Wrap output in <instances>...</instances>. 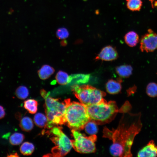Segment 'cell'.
Returning <instances> with one entry per match:
<instances>
[{
  "mask_svg": "<svg viewBox=\"0 0 157 157\" xmlns=\"http://www.w3.org/2000/svg\"><path fill=\"white\" fill-rule=\"evenodd\" d=\"M141 113H125L116 129H104L103 137L112 141L110 148L114 156L130 157L132 156L131 148L135 136L142 127Z\"/></svg>",
  "mask_w": 157,
  "mask_h": 157,
  "instance_id": "1",
  "label": "cell"
},
{
  "mask_svg": "<svg viewBox=\"0 0 157 157\" xmlns=\"http://www.w3.org/2000/svg\"><path fill=\"white\" fill-rule=\"evenodd\" d=\"M64 101L66 106L65 124L72 129H84L86 123L91 120L86 106L81 102L72 101L70 99Z\"/></svg>",
  "mask_w": 157,
  "mask_h": 157,
  "instance_id": "2",
  "label": "cell"
},
{
  "mask_svg": "<svg viewBox=\"0 0 157 157\" xmlns=\"http://www.w3.org/2000/svg\"><path fill=\"white\" fill-rule=\"evenodd\" d=\"M41 95L45 100L44 107L48 121L47 128L50 129L59 125L65 124L66 106L64 101L51 97L46 90L42 91Z\"/></svg>",
  "mask_w": 157,
  "mask_h": 157,
  "instance_id": "3",
  "label": "cell"
},
{
  "mask_svg": "<svg viewBox=\"0 0 157 157\" xmlns=\"http://www.w3.org/2000/svg\"><path fill=\"white\" fill-rule=\"evenodd\" d=\"M85 106L91 120L98 124L110 122L119 112L115 101H107L104 99L97 104Z\"/></svg>",
  "mask_w": 157,
  "mask_h": 157,
  "instance_id": "4",
  "label": "cell"
},
{
  "mask_svg": "<svg viewBox=\"0 0 157 157\" xmlns=\"http://www.w3.org/2000/svg\"><path fill=\"white\" fill-rule=\"evenodd\" d=\"M46 133L50 136V139L55 146L51 150V153L44 155V156L62 157L67 154L72 147L70 140L58 126L49 129Z\"/></svg>",
  "mask_w": 157,
  "mask_h": 157,
  "instance_id": "5",
  "label": "cell"
},
{
  "mask_svg": "<svg viewBox=\"0 0 157 157\" xmlns=\"http://www.w3.org/2000/svg\"><path fill=\"white\" fill-rule=\"evenodd\" d=\"M72 90L80 102L85 106L99 102L106 95L104 92L89 85H75Z\"/></svg>",
  "mask_w": 157,
  "mask_h": 157,
  "instance_id": "6",
  "label": "cell"
},
{
  "mask_svg": "<svg viewBox=\"0 0 157 157\" xmlns=\"http://www.w3.org/2000/svg\"><path fill=\"white\" fill-rule=\"evenodd\" d=\"M74 140H71L72 147L77 152L81 153H90L96 150L95 142L97 137L95 135L86 136L77 130L71 131Z\"/></svg>",
  "mask_w": 157,
  "mask_h": 157,
  "instance_id": "7",
  "label": "cell"
},
{
  "mask_svg": "<svg viewBox=\"0 0 157 157\" xmlns=\"http://www.w3.org/2000/svg\"><path fill=\"white\" fill-rule=\"evenodd\" d=\"M140 49L143 52H152L157 49V33L149 29L140 40Z\"/></svg>",
  "mask_w": 157,
  "mask_h": 157,
  "instance_id": "8",
  "label": "cell"
},
{
  "mask_svg": "<svg viewBox=\"0 0 157 157\" xmlns=\"http://www.w3.org/2000/svg\"><path fill=\"white\" fill-rule=\"evenodd\" d=\"M118 57V53L116 49L112 46H108L102 49L95 59L110 61L116 59Z\"/></svg>",
  "mask_w": 157,
  "mask_h": 157,
  "instance_id": "9",
  "label": "cell"
},
{
  "mask_svg": "<svg viewBox=\"0 0 157 157\" xmlns=\"http://www.w3.org/2000/svg\"><path fill=\"white\" fill-rule=\"evenodd\" d=\"M137 156L157 157V146L153 140L150 141L147 144L138 152Z\"/></svg>",
  "mask_w": 157,
  "mask_h": 157,
  "instance_id": "10",
  "label": "cell"
},
{
  "mask_svg": "<svg viewBox=\"0 0 157 157\" xmlns=\"http://www.w3.org/2000/svg\"><path fill=\"white\" fill-rule=\"evenodd\" d=\"M120 78L117 80L112 79L109 80L106 84V88L107 92L111 94H116L120 92L122 88Z\"/></svg>",
  "mask_w": 157,
  "mask_h": 157,
  "instance_id": "11",
  "label": "cell"
},
{
  "mask_svg": "<svg viewBox=\"0 0 157 157\" xmlns=\"http://www.w3.org/2000/svg\"><path fill=\"white\" fill-rule=\"evenodd\" d=\"M124 40L128 46L133 47L138 43L139 41V36L136 32L133 31H130L124 35Z\"/></svg>",
  "mask_w": 157,
  "mask_h": 157,
  "instance_id": "12",
  "label": "cell"
},
{
  "mask_svg": "<svg viewBox=\"0 0 157 157\" xmlns=\"http://www.w3.org/2000/svg\"><path fill=\"white\" fill-rule=\"evenodd\" d=\"M133 68L129 65H124L117 67L116 71L121 78H128L132 74Z\"/></svg>",
  "mask_w": 157,
  "mask_h": 157,
  "instance_id": "13",
  "label": "cell"
},
{
  "mask_svg": "<svg viewBox=\"0 0 157 157\" xmlns=\"http://www.w3.org/2000/svg\"><path fill=\"white\" fill-rule=\"evenodd\" d=\"M54 72L55 69L53 67L44 65L38 71V74L40 78L44 80L49 78Z\"/></svg>",
  "mask_w": 157,
  "mask_h": 157,
  "instance_id": "14",
  "label": "cell"
},
{
  "mask_svg": "<svg viewBox=\"0 0 157 157\" xmlns=\"http://www.w3.org/2000/svg\"><path fill=\"white\" fill-rule=\"evenodd\" d=\"M55 78L56 82L61 85H65L69 83L72 78L66 72L60 70L56 74Z\"/></svg>",
  "mask_w": 157,
  "mask_h": 157,
  "instance_id": "15",
  "label": "cell"
},
{
  "mask_svg": "<svg viewBox=\"0 0 157 157\" xmlns=\"http://www.w3.org/2000/svg\"><path fill=\"white\" fill-rule=\"evenodd\" d=\"M19 126L23 131L28 132L33 127V123L32 119L27 116L22 117L20 120Z\"/></svg>",
  "mask_w": 157,
  "mask_h": 157,
  "instance_id": "16",
  "label": "cell"
},
{
  "mask_svg": "<svg viewBox=\"0 0 157 157\" xmlns=\"http://www.w3.org/2000/svg\"><path fill=\"white\" fill-rule=\"evenodd\" d=\"M34 121L35 124L40 128H47L48 121L47 118L44 114L38 113L35 114L34 117Z\"/></svg>",
  "mask_w": 157,
  "mask_h": 157,
  "instance_id": "17",
  "label": "cell"
},
{
  "mask_svg": "<svg viewBox=\"0 0 157 157\" xmlns=\"http://www.w3.org/2000/svg\"><path fill=\"white\" fill-rule=\"evenodd\" d=\"M38 104L37 101L34 99H28L24 102V108L31 114H34L36 112Z\"/></svg>",
  "mask_w": 157,
  "mask_h": 157,
  "instance_id": "18",
  "label": "cell"
},
{
  "mask_svg": "<svg viewBox=\"0 0 157 157\" xmlns=\"http://www.w3.org/2000/svg\"><path fill=\"white\" fill-rule=\"evenodd\" d=\"M127 8L133 11H139L142 6V0H126Z\"/></svg>",
  "mask_w": 157,
  "mask_h": 157,
  "instance_id": "19",
  "label": "cell"
},
{
  "mask_svg": "<svg viewBox=\"0 0 157 157\" xmlns=\"http://www.w3.org/2000/svg\"><path fill=\"white\" fill-rule=\"evenodd\" d=\"M34 149V145L32 143L29 142H25L20 147V151L23 155L28 156L33 153Z\"/></svg>",
  "mask_w": 157,
  "mask_h": 157,
  "instance_id": "20",
  "label": "cell"
},
{
  "mask_svg": "<svg viewBox=\"0 0 157 157\" xmlns=\"http://www.w3.org/2000/svg\"><path fill=\"white\" fill-rule=\"evenodd\" d=\"M24 138V136L23 134L16 132L13 134L10 137L9 142L12 145H18L22 143Z\"/></svg>",
  "mask_w": 157,
  "mask_h": 157,
  "instance_id": "21",
  "label": "cell"
},
{
  "mask_svg": "<svg viewBox=\"0 0 157 157\" xmlns=\"http://www.w3.org/2000/svg\"><path fill=\"white\" fill-rule=\"evenodd\" d=\"M97 124L93 121H89L85 124L84 128L86 132L90 135H95L98 132Z\"/></svg>",
  "mask_w": 157,
  "mask_h": 157,
  "instance_id": "22",
  "label": "cell"
},
{
  "mask_svg": "<svg viewBox=\"0 0 157 157\" xmlns=\"http://www.w3.org/2000/svg\"><path fill=\"white\" fill-rule=\"evenodd\" d=\"M15 94L18 98L21 99H24L28 97L29 94V91L26 86L21 85L17 88Z\"/></svg>",
  "mask_w": 157,
  "mask_h": 157,
  "instance_id": "23",
  "label": "cell"
},
{
  "mask_svg": "<svg viewBox=\"0 0 157 157\" xmlns=\"http://www.w3.org/2000/svg\"><path fill=\"white\" fill-rule=\"evenodd\" d=\"M146 92L150 97H157V83L153 82L149 83L146 87Z\"/></svg>",
  "mask_w": 157,
  "mask_h": 157,
  "instance_id": "24",
  "label": "cell"
},
{
  "mask_svg": "<svg viewBox=\"0 0 157 157\" xmlns=\"http://www.w3.org/2000/svg\"><path fill=\"white\" fill-rule=\"evenodd\" d=\"M69 35V32L67 29L64 28H58L56 32V36L59 39H64Z\"/></svg>",
  "mask_w": 157,
  "mask_h": 157,
  "instance_id": "25",
  "label": "cell"
},
{
  "mask_svg": "<svg viewBox=\"0 0 157 157\" xmlns=\"http://www.w3.org/2000/svg\"><path fill=\"white\" fill-rule=\"evenodd\" d=\"M137 87L135 85H133L132 87L130 88L127 91V95L128 96L131 95L135 93L136 91Z\"/></svg>",
  "mask_w": 157,
  "mask_h": 157,
  "instance_id": "26",
  "label": "cell"
},
{
  "mask_svg": "<svg viewBox=\"0 0 157 157\" xmlns=\"http://www.w3.org/2000/svg\"><path fill=\"white\" fill-rule=\"evenodd\" d=\"M5 113L3 108L0 106V119L3 118L5 115Z\"/></svg>",
  "mask_w": 157,
  "mask_h": 157,
  "instance_id": "27",
  "label": "cell"
},
{
  "mask_svg": "<svg viewBox=\"0 0 157 157\" xmlns=\"http://www.w3.org/2000/svg\"><path fill=\"white\" fill-rule=\"evenodd\" d=\"M18 156L17 154L16 153L10 154L8 156L9 157H18Z\"/></svg>",
  "mask_w": 157,
  "mask_h": 157,
  "instance_id": "28",
  "label": "cell"
},
{
  "mask_svg": "<svg viewBox=\"0 0 157 157\" xmlns=\"http://www.w3.org/2000/svg\"><path fill=\"white\" fill-rule=\"evenodd\" d=\"M156 74H157V73H156Z\"/></svg>",
  "mask_w": 157,
  "mask_h": 157,
  "instance_id": "29",
  "label": "cell"
}]
</instances>
